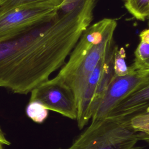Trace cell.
I'll use <instances>...</instances> for the list:
<instances>
[{
    "label": "cell",
    "mask_w": 149,
    "mask_h": 149,
    "mask_svg": "<svg viewBox=\"0 0 149 149\" xmlns=\"http://www.w3.org/2000/svg\"><path fill=\"white\" fill-rule=\"evenodd\" d=\"M149 103V80L122 100L107 117L122 119L139 111Z\"/></svg>",
    "instance_id": "cell-7"
},
{
    "label": "cell",
    "mask_w": 149,
    "mask_h": 149,
    "mask_svg": "<svg viewBox=\"0 0 149 149\" xmlns=\"http://www.w3.org/2000/svg\"><path fill=\"white\" fill-rule=\"evenodd\" d=\"M60 8L49 4L21 6L0 12V42L52 20Z\"/></svg>",
    "instance_id": "cell-4"
},
{
    "label": "cell",
    "mask_w": 149,
    "mask_h": 149,
    "mask_svg": "<svg viewBox=\"0 0 149 149\" xmlns=\"http://www.w3.org/2000/svg\"><path fill=\"white\" fill-rule=\"evenodd\" d=\"M113 65L115 75L122 76L128 73L129 66L126 62V52L123 48L114 47Z\"/></svg>",
    "instance_id": "cell-13"
},
{
    "label": "cell",
    "mask_w": 149,
    "mask_h": 149,
    "mask_svg": "<svg viewBox=\"0 0 149 149\" xmlns=\"http://www.w3.org/2000/svg\"><path fill=\"white\" fill-rule=\"evenodd\" d=\"M140 41L149 44V28L141 31L139 34Z\"/></svg>",
    "instance_id": "cell-15"
},
{
    "label": "cell",
    "mask_w": 149,
    "mask_h": 149,
    "mask_svg": "<svg viewBox=\"0 0 149 149\" xmlns=\"http://www.w3.org/2000/svg\"><path fill=\"white\" fill-rule=\"evenodd\" d=\"M80 1H81V0H63L62 3V5H61V8L62 6H66V5H70V4L74 3Z\"/></svg>",
    "instance_id": "cell-16"
},
{
    "label": "cell",
    "mask_w": 149,
    "mask_h": 149,
    "mask_svg": "<svg viewBox=\"0 0 149 149\" xmlns=\"http://www.w3.org/2000/svg\"><path fill=\"white\" fill-rule=\"evenodd\" d=\"M149 80V69H139L129 66L126 75L114 74L91 121L106 118L118 103Z\"/></svg>",
    "instance_id": "cell-5"
},
{
    "label": "cell",
    "mask_w": 149,
    "mask_h": 149,
    "mask_svg": "<svg viewBox=\"0 0 149 149\" xmlns=\"http://www.w3.org/2000/svg\"><path fill=\"white\" fill-rule=\"evenodd\" d=\"M139 69H149V44L140 41L134 51V59L131 65Z\"/></svg>",
    "instance_id": "cell-12"
},
{
    "label": "cell",
    "mask_w": 149,
    "mask_h": 149,
    "mask_svg": "<svg viewBox=\"0 0 149 149\" xmlns=\"http://www.w3.org/2000/svg\"><path fill=\"white\" fill-rule=\"evenodd\" d=\"M48 111L41 102L29 101L26 108V115L37 123H42L48 116Z\"/></svg>",
    "instance_id": "cell-11"
},
{
    "label": "cell",
    "mask_w": 149,
    "mask_h": 149,
    "mask_svg": "<svg viewBox=\"0 0 149 149\" xmlns=\"http://www.w3.org/2000/svg\"><path fill=\"white\" fill-rule=\"evenodd\" d=\"M116 21L104 18L89 26L55 77L73 94L76 105L89 76L112 46Z\"/></svg>",
    "instance_id": "cell-2"
},
{
    "label": "cell",
    "mask_w": 149,
    "mask_h": 149,
    "mask_svg": "<svg viewBox=\"0 0 149 149\" xmlns=\"http://www.w3.org/2000/svg\"><path fill=\"white\" fill-rule=\"evenodd\" d=\"M63 0H0V12L21 6L49 4L61 9Z\"/></svg>",
    "instance_id": "cell-9"
},
{
    "label": "cell",
    "mask_w": 149,
    "mask_h": 149,
    "mask_svg": "<svg viewBox=\"0 0 149 149\" xmlns=\"http://www.w3.org/2000/svg\"><path fill=\"white\" fill-rule=\"evenodd\" d=\"M30 101L41 102L48 110L72 120L77 117V105L70 90L54 78L48 79L30 92Z\"/></svg>",
    "instance_id": "cell-6"
},
{
    "label": "cell",
    "mask_w": 149,
    "mask_h": 149,
    "mask_svg": "<svg viewBox=\"0 0 149 149\" xmlns=\"http://www.w3.org/2000/svg\"><path fill=\"white\" fill-rule=\"evenodd\" d=\"M9 141L6 138L4 133L0 128V149H3L4 146H9Z\"/></svg>",
    "instance_id": "cell-14"
},
{
    "label": "cell",
    "mask_w": 149,
    "mask_h": 149,
    "mask_svg": "<svg viewBox=\"0 0 149 149\" xmlns=\"http://www.w3.org/2000/svg\"><path fill=\"white\" fill-rule=\"evenodd\" d=\"M127 11L136 19L144 21L149 17V0H122Z\"/></svg>",
    "instance_id": "cell-10"
},
{
    "label": "cell",
    "mask_w": 149,
    "mask_h": 149,
    "mask_svg": "<svg viewBox=\"0 0 149 149\" xmlns=\"http://www.w3.org/2000/svg\"><path fill=\"white\" fill-rule=\"evenodd\" d=\"M95 0L62 7L51 20L0 42V87L27 94L62 68L93 17Z\"/></svg>",
    "instance_id": "cell-1"
},
{
    "label": "cell",
    "mask_w": 149,
    "mask_h": 149,
    "mask_svg": "<svg viewBox=\"0 0 149 149\" xmlns=\"http://www.w3.org/2000/svg\"><path fill=\"white\" fill-rule=\"evenodd\" d=\"M148 19H149V17H148ZM148 26H149V21H148Z\"/></svg>",
    "instance_id": "cell-17"
},
{
    "label": "cell",
    "mask_w": 149,
    "mask_h": 149,
    "mask_svg": "<svg viewBox=\"0 0 149 149\" xmlns=\"http://www.w3.org/2000/svg\"><path fill=\"white\" fill-rule=\"evenodd\" d=\"M139 141L125 118L106 117L91 121L69 147L58 149H143Z\"/></svg>",
    "instance_id": "cell-3"
},
{
    "label": "cell",
    "mask_w": 149,
    "mask_h": 149,
    "mask_svg": "<svg viewBox=\"0 0 149 149\" xmlns=\"http://www.w3.org/2000/svg\"><path fill=\"white\" fill-rule=\"evenodd\" d=\"M125 119L130 128L137 133L139 140L149 144V103Z\"/></svg>",
    "instance_id": "cell-8"
}]
</instances>
